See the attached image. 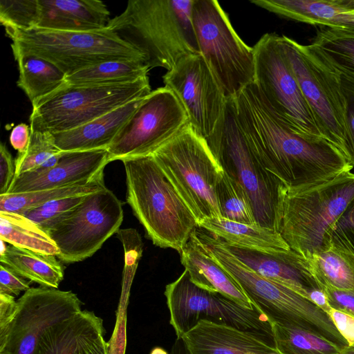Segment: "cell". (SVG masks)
Returning a JSON list of instances; mask_svg holds the SVG:
<instances>
[{
    "label": "cell",
    "instance_id": "7c38bea8",
    "mask_svg": "<svg viewBox=\"0 0 354 354\" xmlns=\"http://www.w3.org/2000/svg\"><path fill=\"white\" fill-rule=\"evenodd\" d=\"M252 48L254 83L272 111L294 131L322 137L286 57L281 36L266 33Z\"/></svg>",
    "mask_w": 354,
    "mask_h": 354
},
{
    "label": "cell",
    "instance_id": "b9f144b4",
    "mask_svg": "<svg viewBox=\"0 0 354 354\" xmlns=\"http://www.w3.org/2000/svg\"><path fill=\"white\" fill-rule=\"evenodd\" d=\"M129 298L121 297L116 312V322L109 341V354H125L127 346V310Z\"/></svg>",
    "mask_w": 354,
    "mask_h": 354
},
{
    "label": "cell",
    "instance_id": "44dd1931",
    "mask_svg": "<svg viewBox=\"0 0 354 354\" xmlns=\"http://www.w3.org/2000/svg\"><path fill=\"white\" fill-rule=\"evenodd\" d=\"M180 254L181 263L196 286L219 292L244 307L257 309L234 279L213 258L194 232Z\"/></svg>",
    "mask_w": 354,
    "mask_h": 354
},
{
    "label": "cell",
    "instance_id": "9c48e42d",
    "mask_svg": "<svg viewBox=\"0 0 354 354\" xmlns=\"http://www.w3.org/2000/svg\"><path fill=\"white\" fill-rule=\"evenodd\" d=\"M281 40L322 136L344 153L346 103L342 74L313 44H301L285 35Z\"/></svg>",
    "mask_w": 354,
    "mask_h": 354
},
{
    "label": "cell",
    "instance_id": "2e32d148",
    "mask_svg": "<svg viewBox=\"0 0 354 354\" xmlns=\"http://www.w3.org/2000/svg\"><path fill=\"white\" fill-rule=\"evenodd\" d=\"M162 77L183 105L193 131L208 147L214 145L223 129L228 99L203 57H183Z\"/></svg>",
    "mask_w": 354,
    "mask_h": 354
},
{
    "label": "cell",
    "instance_id": "83f0119b",
    "mask_svg": "<svg viewBox=\"0 0 354 354\" xmlns=\"http://www.w3.org/2000/svg\"><path fill=\"white\" fill-rule=\"evenodd\" d=\"M149 67L144 61L115 59L103 62L66 76L73 85L126 84L148 76Z\"/></svg>",
    "mask_w": 354,
    "mask_h": 354
},
{
    "label": "cell",
    "instance_id": "4fadbf2b",
    "mask_svg": "<svg viewBox=\"0 0 354 354\" xmlns=\"http://www.w3.org/2000/svg\"><path fill=\"white\" fill-rule=\"evenodd\" d=\"M165 296L169 323L176 338H182L201 320L261 332L273 337L272 324L266 315L257 309L244 307L219 292L196 286L185 269L177 279L166 286Z\"/></svg>",
    "mask_w": 354,
    "mask_h": 354
},
{
    "label": "cell",
    "instance_id": "6da1fadb",
    "mask_svg": "<svg viewBox=\"0 0 354 354\" xmlns=\"http://www.w3.org/2000/svg\"><path fill=\"white\" fill-rule=\"evenodd\" d=\"M231 99L251 150L288 192L306 189L351 171L353 166L326 139L299 133L280 120L254 83Z\"/></svg>",
    "mask_w": 354,
    "mask_h": 354
},
{
    "label": "cell",
    "instance_id": "74e56055",
    "mask_svg": "<svg viewBox=\"0 0 354 354\" xmlns=\"http://www.w3.org/2000/svg\"><path fill=\"white\" fill-rule=\"evenodd\" d=\"M84 196L64 198L49 201L28 209L25 216L46 233L84 200Z\"/></svg>",
    "mask_w": 354,
    "mask_h": 354
},
{
    "label": "cell",
    "instance_id": "ee69618b",
    "mask_svg": "<svg viewBox=\"0 0 354 354\" xmlns=\"http://www.w3.org/2000/svg\"><path fill=\"white\" fill-rule=\"evenodd\" d=\"M15 160L3 143L0 145V195L8 194L15 179Z\"/></svg>",
    "mask_w": 354,
    "mask_h": 354
},
{
    "label": "cell",
    "instance_id": "ba28073f",
    "mask_svg": "<svg viewBox=\"0 0 354 354\" xmlns=\"http://www.w3.org/2000/svg\"><path fill=\"white\" fill-rule=\"evenodd\" d=\"M151 92L148 76L126 84L73 85L65 82L32 104L31 131L55 133L68 131Z\"/></svg>",
    "mask_w": 354,
    "mask_h": 354
},
{
    "label": "cell",
    "instance_id": "db71d44e",
    "mask_svg": "<svg viewBox=\"0 0 354 354\" xmlns=\"http://www.w3.org/2000/svg\"><path fill=\"white\" fill-rule=\"evenodd\" d=\"M6 242L1 239L0 254H3L8 248V245H6Z\"/></svg>",
    "mask_w": 354,
    "mask_h": 354
},
{
    "label": "cell",
    "instance_id": "d6a6232c",
    "mask_svg": "<svg viewBox=\"0 0 354 354\" xmlns=\"http://www.w3.org/2000/svg\"><path fill=\"white\" fill-rule=\"evenodd\" d=\"M275 348L279 354H340L343 348L306 330L272 323Z\"/></svg>",
    "mask_w": 354,
    "mask_h": 354
},
{
    "label": "cell",
    "instance_id": "8992f818",
    "mask_svg": "<svg viewBox=\"0 0 354 354\" xmlns=\"http://www.w3.org/2000/svg\"><path fill=\"white\" fill-rule=\"evenodd\" d=\"M5 30L12 41L13 53L32 54L44 58L66 76L109 60L133 59L147 63L142 53L108 27L89 32L40 28L26 30L7 28Z\"/></svg>",
    "mask_w": 354,
    "mask_h": 354
},
{
    "label": "cell",
    "instance_id": "ffe728a7",
    "mask_svg": "<svg viewBox=\"0 0 354 354\" xmlns=\"http://www.w3.org/2000/svg\"><path fill=\"white\" fill-rule=\"evenodd\" d=\"M182 339L190 354H277L273 337L201 320Z\"/></svg>",
    "mask_w": 354,
    "mask_h": 354
},
{
    "label": "cell",
    "instance_id": "c3c4849f",
    "mask_svg": "<svg viewBox=\"0 0 354 354\" xmlns=\"http://www.w3.org/2000/svg\"><path fill=\"white\" fill-rule=\"evenodd\" d=\"M17 307L15 297L0 294V330L5 328L12 318Z\"/></svg>",
    "mask_w": 354,
    "mask_h": 354
},
{
    "label": "cell",
    "instance_id": "ab89813d",
    "mask_svg": "<svg viewBox=\"0 0 354 354\" xmlns=\"http://www.w3.org/2000/svg\"><path fill=\"white\" fill-rule=\"evenodd\" d=\"M105 333L103 319L100 318L82 334L75 354H109V344L104 337Z\"/></svg>",
    "mask_w": 354,
    "mask_h": 354
},
{
    "label": "cell",
    "instance_id": "4dcf8cb0",
    "mask_svg": "<svg viewBox=\"0 0 354 354\" xmlns=\"http://www.w3.org/2000/svg\"><path fill=\"white\" fill-rule=\"evenodd\" d=\"M308 261L321 289L328 286L354 291V255L331 246Z\"/></svg>",
    "mask_w": 354,
    "mask_h": 354
},
{
    "label": "cell",
    "instance_id": "f5cc1de1",
    "mask_svg": "<svg viewBox=\"0 0 354 354\" xmlns=\"http://www.w3.org/2000/svg\"><path fill=\"white\" fill-rule=\"evenodd\" d=\"M340 354H354V346H348L342 351Z\"/></svg>",
    "mask_w": 354,
    "mask_h": 354
},
{
    "label": "cell",
    "instance_id": "e0dca14e",
    "mask_svg": "<svg viewBox=\"0 0 354 354\" xmlns=\"http://www.w3.org/2000/svg\"><path fill=\"white\" fill-rule=\"evenodd\" d=\"M82 305L71 290L30 288L17 300L12 318L0 330V354H32L44 333L80 313Z\"/></svg>",
    "mask_w": 354,
    "mask_h": 354
},
{
    "label": "cell",
    "instance_id": "1f68e13d",
    "mask_svg": "<svg viewBox=\"0 0 354 354\" xmlns=\"http://www.w3.org/2000/svg\"><path fill=\"white\" fill-rule=\"evenodd\" d=\"M100 318L93 311L81 310L44 333L32 354H75L82 334Z\"/></svg>",
    "mask_w": 354,
    "mask_h": 354
},
{
    "label": "cell",
    "instance_id": "d4e9b609",
    "mask_svg": "<svg viewBox=\"0 0 354 354\" xmlns=\"http://www.w3.org/2000/svg\"><path fill=\"white\" fill-rule=\"evenodd\" d=\"M198 226L232 245L264 252L290 249L279 232L258 224L212 218L202 221Z\"/></svg>",
    "mask_w": 354,
    "mask_h": 354
},
{
    "label": "cell",
    "instance_id": "ac0fdd59",
    "mask_svg": "<svg viewBox=\"0 0 354 354\" xmlns=\"http://www.w3.org/2000/svg\"><path fill=\"white\" fill-rule=\"evenodd\" d=\"M108 163L107 149L62 151L53 167L41 172H27L15 177L8 194L88 183L104 174Z\"/></svg>",
    "mask_w": 354,
    "mask_h": 354
},
{
    "label": "cell",
    "instance_id": "f6af8a7d",
    "mask_svg": "<svg viewBox=\"0 0 354 354\" xmlns=\"http://www.w3.org/2000/svg\"><path fill=\"white\" fill-rule=\"evenodd\" d=\"M330 306L354 317V291L322 287Z\"/></svg>",
    "mask_w": 354,
    "mask_h": 354
},
{
    "label": "cell",
    "instance_id": "bcb514c9",
    "mask_svg": "<svg viewBox=\"0 0 354 354\" xmlns=\"http://www.w3.org/2000/svg\"><path fill=\"white\" fill-rule=\"evenodd\" d=\"M328 315L348 346H354V317L333 308Z\"/></svg>",
    "mask_w": 354,
    "mask_h": 354
},
{
    "label": "cell",
    "instance_id": "5b68a950",
    "mask_svg": "<svg viewBox=\"0 0 354 354\" xmlns=\"http://www.w3.org/2000/svg\"><path fill=\"white\" fill-rule=\"evenodd\" d=\"M354 198V174L347 171L312 187L288 192L279 232L306 259L331 247L332 230Z\"/></svg>",
    "mask_w": 354,
    "mask_h": 354
},
{
    "label": "cell",
    "instance_id": "52a82bcc",
    "mask_svg": "<svg viewBox=\"0 0 354 354\" xmlns=\"http://www.w3.org/2000/svg\"><path fill=\"white\" fill-rule=\"evenodd\" d=\"M209 148L222 170L247 194L257 224L279 232L288 188L251 150L237 123L230 98L221 136Z\"/></svg>",
    "mask_w": 354,
    "mask_h": 354
},
{
    "label": "cell",
    "instance_id": "f546056e",
    "mask_svg": "<svg viewBox=\"0 0 354 354\" xmlns=\"http://www.w3.org/2000/svg\"><path fill=\"white\" fill-rule=\"evenodd\" d=\"M105 187L104 174L93 180L71 186L0 195V211L22 214L54 200L87 195Z\"/></svg>",
    "mask_w": 354,
    "mask_h": 354
},
{
    "label": "cell",
    "instance_id": "7dc6e473",
    "mask_svg": "<svg viewBox=\"0 0 354 354\" xmlns=\"http://www.w3.org/2000/svg\"><path fill=\"white\" fill-rule=\"evenodd\" d=\"M31 136L30 126L20 123L15 126L10 134V142L18 153L24 152L29 144Z\"/></svg>",
    "mask_w": 354,
    "mask_h": 354
},
{
    "label": "cell",
    "instance_id": "e575fe53",
    "mask_svg": "<svg viewBox=\"0 0 354 354\" xmlns=\"http://www.w3.org/2000/svg\"><path fill=\"white\" fill-rule=\"evenodd\" d=\"M216 196L221 218L245 224H257L247 194L224 171L217 183Z\"/></svg>",
    "mask_w": 354,
    "mask_h": 354
},
{
    "label": "cell",
    "instance_id": "7402d4cb",
    "mask_svg": "<svg viewBox=\"0 0 354 354\" xmlns=\"http://www.w3.org/2000/svg\"><path fill=\"white\" fill-rule=\"evenodd\" d=\"M36 28L76 32L104 29L110 19L106 4L99 0H38Z\"/></svg>",
    "mask_w": 354,
    "mask_h": 354
},
{
    "label": "cell",
    "instance_id": "f35d334b",
    "mask_svg": "<svg viewBox=\"0 0 354 354\" xmlns=\"http://www.w3.org/2000/svg\"><path fill=\"white\" fill-rule=\"evenodd\" d=\"M331 246L354 255V198L332 230Z\"/></svg>",
    "mask_w": 354,
    "mask_h": 354
},
{
    "label": "cell",
    "instance_id": "3957f363",
    "mask_svg": "<svg viewBox=\"0 0 354 354\" xmlns=\"http://www.w3.org/2000/svg\"><path fill=\"white\" fill-rule=\"evenodd\" d=\"M127 203L153 243L180 252L198 227L191 209L153 155L122 160Z\"/></svg>",
    "mask_w": 354,
    "mask_h": 354
},
{
    "label": "cell",
    "instance_id": "836d02e7",
    "mask_svg": "<svg viewBox=\"0 0 354 354\" xmlns=\"http://www.w3.org/2000/svg\"><path fill=\"white\" fill-rule=\"evenodd\" d=\"M341 74L354 77V35L335 28H322L312 43Z\"/></svg>",
    "mask_w": 354,
    "mask_h": 354
},
{
    "label": "cell",
    "instance_id": "8d00e7d4",
    "mask_svg": "<svg viewBox=\"0 0 354 354\" xmlns=\"http://www.w3.org/2000/svg\"><path fill=\"white\" fill-rule=\"evenodd\" d=\"M38 0H1L0 22L5 27L26 30L39 21Z\"/></svg>",
    "mask_w": 354,
    "mask_h": 354
},
{
    "label": "cell",
    "instance_id": "7a4b0ae2",
    "mask_svg": "<svg viewBox=\"0 0 354 354\" xmlns=\"http://www.w3.org/2000/svg\"><path fill=\"white\" fill-rule=\"evenodd\" d=\"M194 0H130L107 27L140 53L149 68L171 70L199 53L192 20Z\"/></svg>",
    "mask_w": 354,
    "mask_h": 354
},
{
    "label": "cell",
    "instance_id": "cb8c5ba5",
    "mask_svg": "<svg viewBox=\"0 0 354 354\" xmlns=\"http://www.w3.org/2000/svg\"><path fill=\"white\" fill-rule=\"evenodd\" d=\"M251 3L284 17L354 35V12L342 8L335 0H252Z\"/></svg>",
    "mask_w": 354,
    "mask_h": 354
},
{
    "label": "cell",
    "instance_id": "484cf974",
    "mask_svg": "<svg viewBox=\"0 0 354 354\" xmlns=\"http://www.w3.org/2000/svg\"><path fill=\"white\" fill-rule=\"evenodd\" d=\"M0 262L40 286L57 288L64 279V267L55 255L10 245Z\"/></svg>",
    "mask_w": 354,
    "mask_h": 354
},
{
    "label": "cell",
    "instance_id": "f1b7e54d",
    "mask_svg": "<svg viewBox=\"0 0 354 354\" xmlns=\"http://www.w3.org/2000/svg\"><path fill=\"white\" fill-rule=\"evenodd\" d=\"M0 239L10 245L47 254L59 249L50 236L25 216L0 211Z\"/></svg>",
    "mask_w": 354,
    "mask_h": 354
},
{
    "label": "cell",
    "instance_id": "9a60e30c",
    "mask_svg": "<svg viewBox=\"0 0 354 354\" xmlns=\"http://www.w3.org/2000/svg\"><path fill=\"white\" fill-rule=\"evenodd\" d=\"M122 221L121 201L105 187L86 195L47 234L59 249L57 259L62 263H73L95 254L119 230Z\"/></svg>",
    "mask_w": 354,
    "mask_h": 354
},
{
    "label": "cell",
    "instance_id": "7bdbcfd3",
    "mask_svg": "<svg viewBox=\"0 0 354 354\" xmlns=\"http://www.w3.org/2000/svg\"><path fill=\"white\" fill-rule=\"evenodd\" d=\"M31 281L20 276L8 266L0 265V294L17 296L30 288Z\"/></svg>",
    "mask_w": 354,
    "mask_h": 354
},
{
    "label": "cell",
    "instance_id": "603a6c76",
    "mask_svg": "<svg viewBox=\"0 0 354 354\" xmlns=\"http://www.w3.org/2000/svg\"><path fill=\"white\" fill-rule=\"evenodd\" d=\"M144 97L127 103L77 128L52 133L56 147L65 152L107 149Z\"/></svg>",
    "mask_w": 354,
    "mask_h": 354
},
{
    "label": "cell",
    "instance_id": "277c9868",
    "mask_svg": "<svg viewBox=\"0 0 354 354\" xmlns=\"http://www.w3.org/2000/svg\"><path fill=\"white\" fill-rule=\"evenodd\" d=\"M194 233L271 324L306 330L343 349L348 346L330 316L310 299L252 270L225 248L219 237L207 230L198 226Z\"/></svg>",
    "mask_w": 354,
    "mask_h": 354
},
{
    "label": "cell",
    "instance_id": "d590c367",
    "mask_svg": "<svg viewBox=\"0 0 354 354\" xmlns=\"http://www.w3.org/2000/svg\"><path fill=\"white\" fill-rule=\"evenodd\" d=\"M60 152L55 144L52 133L31 131L26 150L18 153L15 159V177L36 170L52 156Z\"/></svg>",
    "mask_w": 354,
    "mask_h": 354
},
{
    "label": "cell",
    "instance_id": "d6986e66",
    "mask_svg": "<svg viewBox=\"0 0 354 354\" xmlns=\"http://www.w3.org/2000/svg\"><path fill=\"white\" fill-rule=\"evenodd\" d=\"M221 241L233 256L252 270L307 299L312 290L321 289L308 259L292 249L264 252L232 245Z\"/></svg>",
    "mask_w": 354,
    "mask_h": 354
},
{
    "label": "cell",
    "instance_id": "30bf717a",
    "mask_svg": "<svg viewBox=\"0 0 354 354\" xmlns=\"http://www.w3.org/2000/svg\"><path fill=\"white\" fill-rule=\"evenodd\" d=\"M196 217L221 218L216 188L223 170L205 141L189 124L153 154Z\"/></svg>",
    "mask_w": 354,
    "mask_h": 354
},
{
    "label": "cell",
    "instance_id": "681fc988",
    "mask_svg": "<svg viewBox=\"0 0 354 354\" xmlns=\"http://www.w3.org/2000/svg\"><path fill=\"white\" fill-rule=\"evenodd\" d=\"M308 299L328 315L332 309L324 292L321 289H315L309 293Z\"/></svg>",
    "mask_w": 354,
    "mask_h": 354
},
{
    "label": "cell",
    "instance_id": "60d3db41",
    "mask_svg": "<svg viewBox=\"0 0 354 354\" xmlns=\"http://www.w3.org/2000/svg\"><path fill=\"white\" fill-rule=\"evenodd\" d=\"M342 85L346 103V138L344 154L354 166V77L342 74Z\"/></svg>",
    "mask_w": 354,
    "mask_h": 354
},
{
    "label": "cell",
    "instance_id": "8fae6325",
    "mask_svg": "<svg viewBox=\"0 0 354 354\" xmlns=\"http://www.w3.org/2000/svg\"><path fill=\"white\" fill-rule=\"evenodd\" d=\"M192 20L199 54L227 99L254 81L253 48L234 30L215 0H194Z\"/></svg>",
    "mask_w": 354,
    "mask_h": 354
},
{
    "label": "cell",
    "instance_id": "816d5d0a",
    "mask_svg": "<svg viewBox=\"0 0 354 354\" xmlns=\"http://www.w3.org/2000/svg\"><path fill=\"white\" fill-rule=\"evenodd\" d=\"M149 354H169L163 348L160 346L153 347Z\"/></svg>",
    "mask_w": 354,
    "mask_h": 354
},
{
    "label": "cell",
    "instance_id": "f907efd6",
    "mask_svg": "<svg viewBox=\"0 0 354 354\" xmlns=\"http://www.w3.org/2000/svg\"><path fill=\"white\" fill-rule=\"evenodd\" d=\"M336 3L342 8L354 12V0H335Z\"/></svg>",
    "mask_w": 354,
    "mask_h": 354
},
{
    "label": "cell",
    "instance_id": "5bb4252c",
    "mask_svg": "<svg viewBox=\"0 0 354 354\" xmlns=\"http://www.w3.org/2000/svg\"><path fill=\"white\" fill-rule=\"evenodd\" d=\"M188 124L187 112L171 90L152 91L108 147V162L152 155Z\"/></svg>",
    "mask_w": 354,
    "mask_h": 354
},
{
    "label": "cell",
    "instance_id": "4316f807",
    "mask_svg": "<svg viewBox=\"0 0 354 354\" xmlns=\"http://www.w3.org/2000/svg\"><path fill=\"white\" fill-rule=\"evenodd\" d=\"M19 76L17 86L32 104L47 96L65 83L66 75L48 60L32 54L14 53Z\"/></svg>",
    "mask_w": 354,
    "mask_h": 354
}]
</instances>
